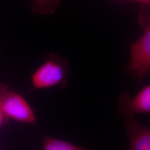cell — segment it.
Instances as JSON below:
<instances>
[{
	"instance_id": "1",
	"label": "cell",
	"mask_w": 150,
	"mask_h": 150,
	"mask_svg": "<svg viewBox=\"0 0 150 150\" xmlns=\"http://www.w3.org/2000/svg\"><path fill=\"white\" fill-rule=\"evenodd\" d=\"M138 21L144 33L131 46L130 61L125 71L142 83L150 72V5H141Z\"/></svg>"
},
{
	"instance_id": "2",
	"label": "cell",
	"mask_w": 150,
	"mask_h": 150,
	"mask_svg": "<svg viewBox=\"0 0 150 150\" xmlns=\"http://www.w3.org/2000/svg\"><path fill=\"white\" fill-rule=\"evenodd\" d=\"M69 74V61L66 58L54 53L47 54L45 61L31 75V91L55 86L65 87L68 85Z\"/></svg>"
},
{
	"instance_id": "3",
	"label": "cell",
	"mask_w": 150,
	"mask_h": 150,
	"mask_svg": "<svg viewBox=\"0 0 150 150\" xmlns=\"http://www.w3.org/2000/svg\"><path fill=\"white\" fill-rule=\"evenodd\" d=\"M0 110L8 119L21 123H37L35 113L29 103L4 83H0Z\"/></svg>"
},
{
	"instance_id": "4",
	"label": "cell",
	"mask_w": 150,
	"mask_h": 150,
	"mask_svg": "<svg viewBox=\"0 0 150 150\" xmlns=\"http://www.w3.org/2000/svg\"><path fill=\"white\" fill-rule=\"evenodd\" d=\"M117 110L125 117L133 116L136 113L150 112V84L142 88L133 97L127 92L119 96Z\"/></svg>"
},
{
	"instance_id": "5",
	"label": "cell",
	"mask_w": 150,
	"mask_h": 150,
	"mask_svg": "<svg viewBox=\"0 0 150 150\" xmlns=\"http://www.w3.org/2000/svg\"><path fill=\"white\" fill-rule=\"evenodd\" d=\"M123 123L130 150H150V128L142 125L134 116L125 117Z\"/></svg>"
},
{
	"instance_id": "6",
	"label": "cell",
	"mask_w": 150,
	"mask_h": 150,
	"mask_svg": "<svg viewBox=\"0 0 150 150\" xmlns=\"http://www.w3.org/2000/svg\"><path fill=\"white\" fill-rule=\"evenodd\" d=\"M31 9L38 15H51L55 12L62 0H33Z\"/></svg>"
},
{
	"instance_id": "7",
	"label": "cell",
	"mask_w": 150,
	"mask_h": 150,
	"mask_svg": "<svg viewBox=\"0 0 150 150\" xmlns=\"http://www.w3.org/2000/svg\"><path fill=\"white\" fill-rule=\"evenodd\" d=\"M43 150H88L65 141L43 136Z\"/></svg>"
},
{
	"instance_id": "8",
	"label": "cell",
	"mask_w": 150,
	"mask_h": 150,
	"mask_svg": "<svg viewBox=\"0 0 150 150\" xmlns=\"http://www.w3.org/2000/svg\"><path fill=\"white\" fill-rule=\"evenodd\" d=\"M9 119L0 110V127L6 125L8 122Z\"/></svg>"
},
{
	"instance_id": "9",
	"label": "cell",
	"mask_w": 150,
	"mask_h": 150,
	"mask_svg": "<svg viewBox=\"0 0 150 150\" xmlns=\"http://www.w3.org/2000/svg\"><path fill=\"white\" fill-rule=\"evenodd\" d=\"M127 1H133L139 2L140 3H141L142 5H150V0H127Z\"/></svg>"
}]
</instances>
